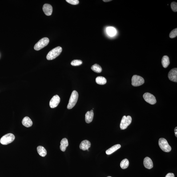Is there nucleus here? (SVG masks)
I'll return each mask as SVG.
<instances>
[{"instance_id": "21", "label": "nucleus", "mask_w": 177, "mask_h": 177, "mask_svg": "<svg viewBox=\"0 0 177 177\" xmlns=\"http://www.w3.org/2000/svg\"><path fill=\"white\" fill-rule=\"evenodd\" d=\"M92 70L97 73H100L102 71V68L99 65L95 64L91 67Z\"/></svg>"}, {"instance_id": "27", "label": "nucleus", "mask_w": 177, "mask_h": 177, "mask_svg": "<svg viewBox=\"0 0 177 177\" xmlns=\"http://www.w3.org/2000/svg\"><path fill=\"white\" fill-rule=\"evenodd\" d=\"M66 1L68 3L73 5H77L79 3V1L78 0H66Z\"/></svg>"}, {"instance_id": "1", "label": "nucleus", "mask_w": 177, "mask_h": 177, "mask_svg": "<svg viewBox=\"0 0 177 177\" xmlns=\"http://www.w3.org/2000/svg\"><path fill=\"white\" fill-rule=\"evenodd\" d=\"M62 50V48L60 46L53 49L48 53L46 57L47 59L48 60H52L55 59L60 54Z\"/></svg>"}, {"instance_id": "28", "label": "nucleus", "mask_w": 177, "mask_h": 177, "mask_svg": "<svg viewBox=\"0 0 177 177\" xmlns=\"http://www.w3.org/2000/svg\"><path fill=\"white\" fill-rule=\"evenodd\" d=\"M165 177H175V175L172 173H169L166 175Z\"/></svg>"}, {"instance_id": "6", "label": "nucleus", "mask_w": 177, "mask_h": 177, "mask_svg": "<svg viewBox=\"0 0 177 177\" xmlns=\"http://www.w3.org/2000/svg\"><path fill=\"white\" fill-rule=\"evenodd\" d=\"M132 121V118L129 115L126 117L124 116L122 118L120 124V128L121 130L125 129L128 126L131 124Z\"/></svg>"}, {"instance_id": "4", "label": "nucleus", "mask_w": 177, "mask_h": 177, "mask_svg": "<svg viewBox=\"0 0 177 177\" xmlns=\"http://www.w3.org/2000/svg\"><path fill=\"white\" fill-rule=\"evenodd\" d=\"M15 139V136L12 133H9L3 136L0 140L1 144L7 145L12 143Z\"/></svg>"}, {"instance_id": "31", "label": "nucleus", "mask_w": 177, "mask_h": 177, "mask_svg": "<svg viewBox=\"0 0 177 177\" xmlns=\"http://www.w3.org/2000/svg\"><path fill=\"white\" fill-rule=\"evenodd\" d=\"M112 177L110 176H108V177Z\"/></svg>"}, {"instance_id": "30", "label": "nucleus", "mask_w": 177, "mask_h": 177, "mask_svg": "<svg viewBox=\"0 0 177 177\" xmlns=\"http://www.w3.org/2000/svg\"><path fill=\"white\" fill-rule=\"evenodd\" d=\"M103 1L104 2H108L112 1H111V0H107H107H103Z\"/></svg>"}, {"instance_id": "13", "label": "nucleus", "mask_w": 177, "mask_h": 177, "mask_svg": "<svg viewBox=\"0 0 177 177\" xmlns=\"http://www.w3.org/2000/svg\"><path fill=\"white\" fill-rule=\"evenodd\" d=\"M91 146L90 142L88 140H84L82 141L80 145L79 148L85 151L87 150L89 151L88 149Z\"/></svg>"}, {"instance_id": "19", "label": "nucleus", "mask_w": 177, "mask_h": 177, "mask_svg": "<svg viewBox=\"0 0 177 177\" xmlns=\"http://www.w3.org/2000/svg\"><path fill=\"white\" fill-rule=\"evenodd\" d=\"M37 150L38 154L41 156L45 157L47 154L46 149L42 146H38L37 147Z\"/></svg>"}, {"instance_id": "20", "label": "nucleus", "mask_w": 177, "mask_h": 177, "mask_svg": "<svg viewBox=\"0 0 177 177\" xmlns=\"http://www.w3.org/2000/svg\"><path fill=\"white\" fill-rule=\"evenodd\" d=\"M96 82L98 84L103 85L105 84L107 80L105 78L102 77H98L96 78Z\"/></svg>"}, {"instance_id": "24", "label": "nucleus", "mask_w": 177, "mask_h": 177, "mask_svg": "<svg viewBox=\"0 0 177 177\" xmlns=\"http://www.w3.org/2000/svg\"><path fill=\"white\" fill-rule=\"evenodd\" d=\"M82 63V61L80 60H74L72 61L71 65L73 66H78L80 65Z\"/></svg>"}, {"instance_id": "5", "label": "nucleus", "mask_w": 177, "mask_h": 177, "mask_svg": "<svg viewBox=\"0 0 177 177\" xmlns=\"http://www.w3.org/2000/svg\"><path fill=\"white\" fill-rule=\"evenodd\" d=\"M49 42V39L47 38H42L34 46V50H39L47 45Z\"/></svg>"}, {"instance_id": "14", "label": "nucleus", "mask_w": 177, "mask_h": 177, "mask_svg": "<svg viewBox=\"0 0 177 177\" xmlns=\"http://www.w3.org/2000/svg\"><path fill=\"white\" fill-rule=\"evenodd\" d=\"M94 113L93 110L87 112L85 114V122L87 123H90L93 121L94 118Z\"/></svg>"}, {"instance_id": "2", "label": "nucleus", "mask_w": 177, "mask_h": 177, "mask_svg": "<svg viewBox=\"0 0 177 177\" xmlns=\"http://www.w3.org/2000/svg\"><path fill=\"white\" fill-rule=\"evenodd\" d=\"M78 94L77 91L74 90L72 93L69 99L68 104V105L67 108L68 109H71L75 105L78 101Z\"/></svg>"}, {"instance_id": "18", "label": "nucleus", "mask_w": 177, "mask_h": 177, "mask_svg": "<svg viewBox=\"0 0 177 177\" xmlns=\"http://www.w3.org/2000/svg\"><path fill=\"white\" fill-rule=\"evenodd\" d=\"M170 61L169 58L167 55H164L162 59V64L163 67L165 68H167L169 65Z\"/></svg>"}, {"instance_id": "15", "label": "nucleus", "mask_w": 177, "mask_h": 177, "mask_svg": "<svg viewBox=\"0 0 177 177\" xmlns=\"http://www.w3.org/2000/svg\"><path fill=\"white\" fill-rule=\"evenodd\" d=\"M22 124L25 127L28 128L31 127L33 123L32 121L29 117H26L23 119Z\"/></svg>"}, {"instance_id": "9", "label": "nucleus", "mask_w": 177, "mask_h": 177, "mask_svg": "<svg viewBox=\"0 0 177 177\" xmlns=\"http://www.w3.org/2000/svg\"><path fill=\"white\" fill-rule=\"evenodd\" d=\"M60 98L59 96L56 95L53 96L50 101L49 105L52 108H54L58 105L60 102Z\"/></svg>"}, {"instance_id": "26", "label": "nucleus", "mask_w": 177, "mask_h": 177, "mask_svg": "<svg viewBox=\"0 0 177 177\" xmlns=\"http://www.w3.org/2000/svg\"><path fill=\"white\" fill-rule=\"evenodd\" d=\"M171 9L174 12L177 11V3L175 2H173L171 4Z\"/></svg>"}, {"instance_id": "11", "label": "nucleus", "mask_w": 177, "mask_h": 177, "mask_svg": "<svg viewBox=\"0 0 177 177\" xmlns=\"http://www.w3.org/2000/svg\"><path fill=\"white\" fill-rule=\"evenodd\" d=\"M43 10L46 16H50L52 13V7L49 4H45L43 6Z\"/></svg>"}, {"instance_id": "3", "label": "nucleus", "mask_w": 177, "mask_h": 177, "mask_svg": "<svg viewBox=\"0 0 177 177\" xmlns=\"http://www.w3.org/2000/svg\"><path fill=\"white\" fill-rule=\"evenodd\" d=\"M158 144L161 149L164 152H169L171 151V146L169 144L167 140L165 138H160Z\"/></svg>"}, {"instance_id": "8", "label": "nucleus", "mask_w": 177, "mask_h": 177, "mask_svg": "<svg viewBox=\"0 0 177 177\" xmlns=\"http://www.w3.org/2000/svg\"><path fill=\"white\" fill-rule=\"evenodd\" d=\"M143 97L145 101L150 104L154 105L156 102L155 97L150 93H145L143 94Z\"/></svg>"}, {"instance_id": "23", "label": "nucleus", "mask_w": 177, "mask_h": 177, "mask_svg": "<svg viewBox=\"0 0 177 177\" xmlns=\"http://www.w3.org/2000/svg\"><path fill=\"white\" fill-rule=\"evenodd\" d=\"M107 32L108 34L110 36L112 37L115 35L116 33V31L114 28L108 27L107 28Z\"/></svg>"}, {"instance_id": "29", "label": "nucleus", "mask_w": 177, "mask_h": 177, "mask_svg": "<svg viewBox=\"0 0 177 177\" xmlns=\"http://www.w3.org/2000/svg\"><path fill=\"white\" fill-rule=\"evenodd\" d=\"M177 128L176 127L175 128V135L176 136V137H177Z\"/></svg>"}, {"instance_id": "7", "label": "nucleus", "mask_w": 177, "mask_h": 177, "mask_svg": "<svg viewBox=\"0 0 177 177\" xmlns=\"http://www.w3.org/2000/svg\"><path fill=\"white\" fill-rule=\"evenodd\" d=\"M144 78L140 76L134 75L132 78V84L135 87L141 85L144 83Z\"/></svg>"}, {"instance_id": "22", "label": "nucleus", "mask_w": 177, "mask_h": 177, "mask_svg": "<svg viewBox=\"0 0 177 177\" xmlns=\"http://www.w3.org/2000/svg\"><path fill=\"white\" fill-rule=\"evenodd\" d=\"M129 164V161L127 159H125L123 160L121 162L120 166L121 168L123 169H125L128 167Z\"/></svg>"}, {"instance_id": "25", "label": "nucleus", "mask_w": 177, "mask_h": 177, "mask_svg": "<svg viewBox=\"0 0 177 177\" xmlns=\"http://www.w3.org/2000/svg\"><path fill=\"white\" fill-rule=\"evenodd\" d=\"M177 36V28L175 29L171 32L169 34L170 38H173L176 37Z\"/></svg>"}, {"instance_id": "17", "label": "nucleus", "mask_w": 177, "mask_h": 177, "mask_svg": "<svg viewBox=\"0 0 177 177\" xmlns=\"http://www.w3.org/2000/svg\"><path fill=\"white\" fill-rule=\"evenodd\" d=\"M121 147V146L120 144H118L114 145L106 151V154L108 155H111L118 149L120 148Z\"/></svg>"}, {"instance_id": "10", "label": "nucleus", "mask_w": 177, "mask_h": 177, "mask_svg": "<svg viewBox=\"0 0 177 177\" xmlns=\"http://www.w3.org/2000/svg\"><path fill=\"white\" fill-rule=\"evenodd\" d=\"M168 77L170 80L174 82H177V68H174L170 70L168 73Z\"/></svg>"}, {"instance_id": "12", "label": "nucleus", "mask_w": 177, "mask_h": 177, "mask_svg": "<svg viewBox=\"0 0 177 177\" xmlns=\"http://www.w3.org/2000/svg\"><path fill=\"white\" fill-rule=\"evenodd\" d=\"M143 164L146 168L150 169L153 167V164L151 158L146 157L144 160Z\"/></svg>"}, {"instance_id": "16", "label": "nucleus", "mask_w": 177, "mask_h": 177, "mask_svg": "<svg viewBox=\"0 0 177 177\" xmlns=\"http://www.w3.org/2000/svg\"><path fill=\"white\" fill-rule=\"evenodd\" d=\"M69 143L67 139L66 138H64L61 140L60 145V148L61 151H66V149L68 146Z\"/></svg>"}]
</instances>
